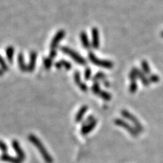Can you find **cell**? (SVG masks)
I'll use <instances>...</instances> for the list:
<instances>
[{"instance_id":"obj_20","label":"cell","mask_w":163,"mask_h":163,"mask_svg":"<svg viewBox=\"0 0 163 163\" xmlns=\"http://www.w3.org/2000/svg\"><path fill=\"white\" fill-rule=\"evenodd\" d=\"M106 79H107V76H106L104 73L102 72H98V73H96V74L94 75V77H93L92 80L94 81V82H98L99 80H103H103Z\"/></svg>"},{"instance_id":"obj_3","label":"cell","mask_w":163,"mask_h":163,"mask_svg":"<svg viewBox=\"0 0 163 163\" xmlns=\"http://www.w3.org/2000/svg\"><path fill=\"white\" fill-rule=\"evenodd\" d=\"M60 50L64 52V54L68 55V56L70 57L71 58L76 61L77 64H80V65H86L87 64V60L85 58H83L81 55H79V54L76 52L75 51L70 48L69 47H65V46H62L60 48Z\"/></svg>"},{"instance_id":"obj_18","label":"cell","mask_w":163,"mask_h":163,"mask_svg":"<svg viewBox=\"0 0 163 163\" xmlns=\"http://www.w3.org/2000/svg\"><path fill=\"white\" fill-rule=\"evenodd\" d=\"M55 67H56L57 69H60V68L64 67L66 70H69L71 69V64L70 63L67 61V60H61L55 64Z\"/></svg>"},{"instance_id":"obj_15","label":"cell","mask_w":163,"mask_h":163,"mask_svg":"<svg viewBox=\"0 0 163 163\" xmlns=\"http://www.w3.org/2000/svg\"><path fill=\"white\" fill-rule=\"evenodd\" d=\"M17 62H18L20 70H21L22 72H26V71H27V66L25 64L24 55H23V54L21 52H20L18 56H17Z\"/></svg>"},{"instance_id":"obj_13","label":"cell","mask_w":163,"mask_h":163,"mask_svg":"<svg viewBox=\"0 0 163 163\" xmlns=\"http://www.w3.org/2000/svg\"><path fill=\"white\" fill-rule=\"evenodd\" d=\"M137 78H138L141 81V82H142L143 85L145 87H148L149 85H150V82L147 77L146 76V74H145L142 70H141L139 69H137Z\"/></svg>"},{"instance_id":"obj_1","label":"cell","mask_w":163,"mask_h":163,"mask_svg":"<svg viewBox=\"0 0 163 163\" xmlns=\"http://www.w3.org/2000/svg\"><path fill=\"white\" fill-rule=\"evenodd\" d=\"M28 140H29L30 142H31L38 149L39 153L42 155L45 162L46 163H53L54 160L52 157H51V156L50 155L49 153L47 151V150H46V148L44 146L43 144L41 142L40 140H39L36 136L34 135V134H30V135L28 136Z\"/></svg>"},{"instance_id":"obj_33","label":"cell","mask_w":163,"mask_h":163,"mask_svg":"<svg viewBox=\"0 0 163 163\" xmlns=\"http://www.w3.org/2000/svg\"><path fill=\"white\" fill-rule=\"evenodd\" d=\"M160 36H161V37H162V38H163V30L162 32H161V33H160Z\"/></svg>"},{"instance_id":"obj_6","label":"cell","mask_w":163,"mask_h":163,"mask_svg":"<svg viewBox=\"0 0 163 163\" xmlns=\"http://www.w3.org/2000/svg\"><path fill=\"white\" fill-rule=\"evenodd\" d=\"M65 36V31L64 30H60L59 31L55 34V36H54V38L51 40V45H50V47L51 49H55L56 50V48L58 47L59 42L64 39V37Z\"/></svg>"},{"instance_id":"obj_16","label":"cell","mask_w":163,"mask_h":163,"mask_svg":"<svg viewBox=\"0 0 163 163\" xmlns=\"http://www.w3.org/2000/svg\"><path fill=\"white\" fill-rule=\"evenodd\" d=\"M80 39H81L82 43V46H83V47L85 48H86V49H89L91 47V44H90V42H89V37H88L87 33H85V32H84V31L81 32V33H80Z\"/></svg>"},{"instance_id":"obj_12","label":"cell","mask_w":163,"mask_h":163,"mask_svg":"<svg viewBox=\"0 0 163 163\" xmlns=\"http://www.w3.org/2000/svg\"><path fill=\"white\" fill-rule=\"evenodd\" d=\"M0 159L4 162H7L9 163H22V160H21L18 157H14L12 156L8 155L7 153L2 154L0 156Z\"/></svg>"},{"instance_id":"obj_19","label":"cell","mask_w":163,"mask_h":163,"mask_svg":"<svg viewBox=\"0 0 163 163\" xmlns=\"http://www.w3.org/2000/svg\"><path fill=\"white\" fill-rule=\"evenodd\" d=\"M141 67H142V71L146 75H151V70H150V65L146 60H143L141 61Z\"/></svg>"},{"instance_id":"obj_22","label":"cell","mask_w":163,"mask_h":163,"mask_svg":"<svg viewBox=\"0 0 163 163\" xmlns=\"http://www.w3.org/2000/svg\"><path fill=\"white\" fill-rule=\"evenodd\" d=\"M91 91H93V93H94V94H98V95H99V94L102 91L101 89V87H100L99 82H94L92 87H91Z\"/></svg>"},{"instance_id":"obj_11","label":"cell","mask_w":163,"mask_h":163,"mask_svg":"<svg viewBox=\"0 0 163 163\" xmlns=\"http://www.w3.org/2000/svg\"><path fill=\"white\" fill-rule=\"evenodd\" d=\"M74 79H75V82H76V85L80 88V89H81L83 92H86L88 91V87L86 84L84 83V82H82L81 81L79 71H76V72L74 73Z\"/></svg>"},{"instance_id":"obj_26","label":"cell","mask_w":163,"mask_h":163,"mask_svg":"<svg viewBox=\"0 0 163 163\" xmlns=\"http://www.w3.org/2000/svg\"><path fill=\"white\" fill-rule=\"evenodd\" d=\"M148 79L151 83H157V82L160 81V78H159V76L156 74L150 75V77H149Z\"/></svg>"},{"instance_id":"obj_5","label":"cell","mask_w":163,"mask_h":163,"mask_svg":"<svg viewBox=\"0 0 163 163\" xmlns=\"http://www.w3.org/2000/svg\"><path fill=\"white\" fill-rule=\"evenodd\" d=\"M114 123H115L116 125H118V126L122 127V128H123L124 129L126 130L127 132H128L131 135L133 136V137H137L140 134V132L136 129L134 127L132 126L129 123L125 122V120L121 119H116L114 120Z\"/></svg>"},{"instance_id":"obj_4","label":"cell","mask_w":163,"mask_h":163,"mask_svg":"<svg viewBox=\"0 0 163 163\" xmlns=\"http://www.w3.org/2000/svg\"><path fill=\"white\" fill-rule=\"evenodd\" d=\"M121 114L123 117L125 118L126 119L129 120L131 122L133 123L134 125V128L138 131L140 133L144 132V126H143L142 124L140 122L139 120L137 119V117L134 116L132 113H131L129 111H128L126 110H122L121 111Z\"/></svg>"},{"instance_id":"obj_25","label":"cell","mask_w":163,"mask_h":163,"mask_svg":"<svg viewBox=\"0 0 163 163\" xmlns=\"http://www.w3.org/2000/svg\"><path fill=\"white\" fill-rule=\"evenodd\" d=\"M137 91V84L136 81H132L129 85V91L132 94H134Z\"/></svg>"},{"instance_id":"obj_23","label":"cell","mask_w":163,"mask_h":163,"mask_svg":"<svg viewBox=\"0 0 163 163\" xmlns=\"http://www.w3.org/2000/svg\"><path fill=\"white\" fill-rule=\"evenodd\" d=\"M137 67H133L131 70V72L129 73V79L132 81H136L137 79Z\"/></svg>"},{"instance_id":"obj_8","label":"cell","mask_w":163,"mask_h":163,"mask_svg":"<svg viewBox=\"0 0 163 163\" xmlns=\"http://www.w3.org/2000/svg\"><path fill=\"white\" fill-rule=\"evenodd\" d=\"M97 124H98V120L94 119L91 122H89L87 124L82 125V128L81 129V133L82 135H86L89 132H91V131L95 128Z\"/></svg>"},{"instance_id":"obj_21","label":"cell","mask_w":163,"mask_h":163,"mask_svg":"<svg viewBox=\"0 0 163 163\" xmlns=\"http://www.w3.org/2000/svg\"><path fill=\"white\" fill-rule=\"evenodd\" d=\"M99 96L106 101H109L112 99V95H111L110 93L107 92V91H101V93L99 94Z\"/></svg>"},{"instance_id":"obj_27","label":"cell","mask_w":163,"mask_h":163,"mask_svg":"<svg viewBox=\"0 0 163 163\" xmlns=\"http://www.w3.org/2000/svg\"><path fill=\"white\" fill-rule=\"evenodd\" d=\"M0 67H1V69L4 71H8V64H6V62L5 61V60L3 59L2 57L0 55Z\"/></svg>"},{"instance_id":"obj_7","label":"cell","mask_w":163,"mask_h":163,"mask_svg":"<svg viewBox=\"0 0 163 163\" xmlns=\"http://www.w3.org/2000/svg\"><path fill=\"white\" fill-rule=\"evenodd\" d=\"M91 35H92V42L91 46L95 49H98L100 46V35L99 30L97 27H93L91 30Z\"/></svg>"},{"instance_id":"obj_10","label":"cell","mask_w":163,"mask_h":163,"mask_svg":"<svg viewBox=\"0 0 163 163\" xmlns=\"http://www.w3.org/2000/svg\"><path fill=\"white\" fill-rule=\"evenodd\" d=\"M37 59V53L36 51H32L30 53V62L27 65V71L30 73H32L36 67V63Z\"/></svg>"},{"instance_id":"obj_29","label":"cell","mask_w":163,"mask_h":163,"mask_svg":"<svg viewBox=\"0 0 163 163\" xmlns=\"http://www.w3.org/2000/svg\"><path fill=\"white\" fill-rule=\"evenodd\" d=\"M0 150L4 153H7V151H8V146H7L6 144L1 140H0Z\"/></svg>"},{"instance_id":"obj_32","label":"cell","mask_w":163,"mask_h":163,"mask_svg":"<svg viewBox=\"0 0 163 163\" xmlns=\"http://www.w3.org/2000/svg\"><path fill=\"white\" fill-rule=\"evenodd\" d=\"M3 76V70L1 69V68H0V76Z\"/></svg>"},{"instance_id":"obj_24","label":"cell","mask_w":163,"mask_h":163,"mask_svg":"<svg viewBox=\"0 0 163 163\" xmlns=\"http://www.w3.org/2000/svg\"><path fill=\"white\" fill-rule=\"evenodd\" d=\"M52 64V59L50 58H45L43 59V65L46 70H49Z\"/></svg>"},{"instance_id":"obj_17","label":"cell","mask_w":163,"mask_h":163,"mask_svg":"<svg viewBox=\"0 0 163 163\" xmlns=\"http://www.w3.org/2000/svg\"><path fill=\"white\" fill-rule=\"evenodd\" d=\"M5 54H6V57L8 62L12 64L14 59V54H15V48H14L13 46H8L5 48Z\"/></svg>"},{"instance_id":"obj_14","label":"cell","mask_w":163,"mask_h":163,"mask_svg":"<svg viewBox=\"0 0 163 163\" xmlns=\"http://www.w3.org/2000/svg\"><path fill=\"white\" fill-rule=\"evenodd\" d=\"M88 109H89L88 106L85 105V106H82L81 108L79 110V111L77 112V113L76 115V118H75L76 122H80L82 121V118H83L84 115L86 113V112L88 111Z\"/></svg>"},{"instance_id":"obj_9","label":"cell","mask_w":163,"mask_h":163,"mask_svg":"<svg viewBox=\"0 0 163 163\" xmlns=\"http://www.w3.org/2000/svg\"><path fill=\"white\" fill-rule=\"evenodd\" d=\"M12 146H13L14 150H15V153H17L18 158L21 159V160H24L25 158H26V155H25L24 152L23 151L22 148H21V146H20L18 141H15H15H13L12 142Z\"/></svg>"},{"instance_id":"obj_2","label":"cell","mask_w":163,"mask_h":163,"mask_svg":"<svg viewBox=\"0 0 163 163\" xmlns=\"http://www.w3.org/2000/svg\"><path fill=\"white\" fill-rule=\"evenodd\" d=\"M89 59L92 64H94V65L98 66V67L102 68H105V69H112L114 66L113 63L112 61L108 60H102V59H99L98 58H97L93 52L89 53Z\"/></svg>"},{"instance_id":"obj_28","label":"cell","mask_w":163,"mask_h":163,"mask_svg":"<svg viewBox=\"0 0 163 163\" xmlns=\"http://www.w3.org/2000/svg\"><path fill=\"white\" fill-rule=\"evenodd\" d=\"M91 75H92V70H91V68L87 67L85 69V73H84V78L85 80H89L91 79Z\"/></svg>"},{"instance_id":"obj_31","label":"cell","mask_w":163,"mask_h":163,"mask_svg":"<svg viewBox=\"0 0 163 163\" xmlns=\"http://www.w3.org/2000/svg\"><path fill=\"white\" fill-rule=\"evenodd\" d=\"M103 85H104V86H105V87L108 88V87H110V82L107 81V79H104V80H103Z\"/></svg>"},{"instance_id":"obj_30","label":"cell","mask_w":163,"mask_h":163,"mask_svg":"<svg viewBox=\"0 0 163 163\" xmlns=\"http://www.w3.org/2000/svg\"><path fill=\"white\" fill-rule=\"evenodd\" d=\"M56 56H57L56 50L51 49V51H50V53H49V58L51 59H53V58H56Z\"/></svg>"}]
</instances>
